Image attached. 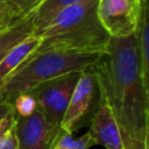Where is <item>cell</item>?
I'll return each instance as SVG.
<instances>
[{
  "label": "cell",
  "instance_id": "obj_1",
  "mask_svg": "<svg viewBox=\"0 0 149 149\" xmlns=\"http://www.w3.org/2000/svg\"><path fill=\"white\" fill-rule=\"evenodd\" d=\"M90 68L98 81L100 102L111 108L133 142L148 148L149 87L141 76L136 34L109 37L106 50Z\"/></svg>",
  "mask_w": 149,
  "mask_h": 149
},
{
  "label": "cell",
  "instance_id": "obj_11",
  "mask_svg": "<svg viewBox=\"0 0 149 149\" xmlns=\"http://www.w3.org/2000/svg\"><path fill=\"white\" fill-rule=\"evenodd\" d=\"M137 54L140 61L141 76L144 84L148 86L149 83V21H148V2L144 3L141 20L136 30ZM149 87V86H148Z\"/></svg>",
  "mask_w": 149,
  "mask_h": 149
},
{
  "label": "cell",
  "instance_id": "obj_5",
  "mask_svg": "<svg viewBox=\"0 0 149 149\" xmlns=\"http://www.w3.org/2000/svg\"><path fill=\"white\" fill-rule=\"evenodd\" d=\"M83 71V70H81ZM81 71H73L41 83L29 91L49 122L61 127L64 113Z\"/></svg>",
  "mask_w": 149,
  "mask_h": 149
},
{
  "label": "cell",
  "instance_id": "obj_9",
  "mask_svg": "<svg viewBox=\"0 0 149 149\" xmlns=\"http://www.w3.org/2000/svg\"><path fill=\"white\" fill-rule=\"evenodd\" d=\"M41 43V37L31 34L26 37L16 45H14L7 55L0 62V86L17 70V68L23 64L29 56L34 54V51L38 48Z\"/></svg>",
  "mask_w": 149,
  "mask_h": 149
},
{
  "label": "cell",
  "instance_id": "obj_2",
  "mask_svg": "<svg viewBox=\"0 0 149 149\" xmlns=\"http://www.w3.org/2000/svg\"><path fill=\"white\" fill-rule=\"evenodd\" d=\"M98 0H84L59 12L40 33L41 43L34 54L59 50L104 52L109 35L99 21Z\"/></svg>",
  "mask_w": 149,
  "mask_h": 149
},
{
  "label": "cell",
  "instance_id": "obj_4",
  "mask_svg": "<svg viewBox=\"0 0 149 149\" xmlns=\"http://www.w3.org/2000/svg\"><path fill=\"white\" fill-rule=\"evenodd\" d=\"M99 106L100 91L98 81L91 68H87L80 72L79 79L72 92L61 123L62 130L73 134L81 127L91 125Z\"/></svg>",
  "mask_w": 149,
  "mask_h": 149
},
{
  "label": "cell",
  "instance_id": "obj_10",
  "mask_svg": "<svg viewBox=\"0 0 149 149\" xmlns=\"http://www.w3.org/2000/svg\"><path fill=\"white\" fill-rule=\"evenodd\" d=\"M35 10L20 17L10 26L0 31V62L14 45L34 34L33 17Z\"/></svg>",
  "mask_w": 149,
  "mask_h": 149
},
{
  "label": "cell",
  "instance_id": "obj_8",
  "mask_svg": "<svg viewBox=\"0 0 149 149\" xmlns=\"http://www.w3.org/2000/svg\"><path fill=\"white\" fill-rule=\"evenodd\" d=\"M90 133L95 144H101L106 149H148L133 142L121 130L111 108L102 102L91 121Z\"/></svg>",
  "mask_w": 149,
  "mask_h": 149
},
{
  "label": "cell",
  "instance_id": "obj_13",
  "mask_svg": "<svg viewBox=\"0 0 149 149\" xmlns=\"http://www.w3.org/2000/svg\"><path fill=\"white\" fill-rule=\"evenodd\" d=\"M94 144L95 141L90 132L79 137H73L72 134L62 130L52 149H90Z\"/></svg>",
  "mask_w": 149,
  "mask_h": 149
},
{
  "label": "cell",
  "instance_id": "obj_20",
  "mask_svg": "<svg viewBox=\"0 0 149 149\" xmlns=\"http://www.w3.org/2000/svg\"><path fill=\"white\" fill-rule=\"evenodd\" d=\"M3 1H5V0H0V3H1V2H3Z\"/></svg>",
  "mask_w": 149,
  "mask_h": 149
},
{
  "label": "cell",
  "instance_id": "obj_12",
  "mask_svg": "<svg viewBox=\"0 0 149 149\" xmlns=\"http://www.w3.org/2000/svg\"><path fill=\"white\" fill-rule=\"evenodd\" d=\"M81 1L84 0H43L34 13V34L40 33L59 12Z\"/></svg>",
  "mask_w": 149,
  "mask_h": 149
},
{
  "label": "cell",
  "instance_id": "obj_19",
  "mask_svg": "<svg viewBox=\"0 0 149 149\" xmlns=\"http://www.w3.org/2000/svg\"><path fill=\"white\" fill-rule=\"evenodd\" d=\"M12 112H14L12 104L8 102V101L0 100V120H2L6 115H8V114L12 113Z\"/></svg>",
  "mask_w": 149,
  "mask_h": 149
},
{
  "label": "cell",
  "instance_id": "obj_18",
  "mask_svg": "<svg viewBox=\"0 0 149 149\" xmlns=\"http://www.w3.org/2000/svg\"><path fill=\"white\" fill-rule=\"evenodd\" d=\"M0 149H19L17 140H16V136H15V133H14V127L0 141Z\"/></svg>",
  "mask_w": 149,
  "mask_h": 149
},
{
  "label": "cell",
  "instance_id": "obj_6",
  "mask_svg": "<svg viewBox=\"0 0 149 149\" xmlns=\"http://www.w3.org/2000/svg\"><path fill=\"white\" fill-rule=\"evenodd\" d=\"M148 0H98L100 23L111 37H127L137 30Z\"/></svg>",
  "mask_w": 149,
  "mask_h": 149
},
{
  "label": "cell",
  "instance_id": "obj_14",
  "mask_svg": "<svg viewBox=\"0 0 149 149\" xmlns=\"http://www.w3.org/2000/svg\"><path fill=\"white\" fill-rule=\"evenodd\" d=\"M10 104L13 106V109L16 116H27L37 108V104L35 99L28 92L17 94L10 101Z\"/></svg>",
  "mask_w": 149,
  "mask_h": 149
},
{
  "label": "cell",
  "instance_id": "obj_15",
  "mask_svg": "<svg viewBox=\"0 0 149 149\" xmlns=\"http://www.w3.org/2000/svg\"><path fill=\"white\" fill-rule=\"evenodd\" d=\"M7 5L19 15H26L35 10L43 0H5Z\"/></svg>",
  "mask_w": 149,
  "mask_h": 149
},
{
  "label": "cell",
  "instance_id": "obj_3",
  "mask_svg": "<svg viewBox=\"0 0 149 149\" xmlns=\"http://www.w3.org/2000/svg\"><path fill=\"white\" fill-rule=\"evenodd\" d=\"M102 52L51 50L33 54L0 86V100L10 102L17 94L34 86L73 71L93 65Z\"/></svg>",
  "mask_w": 149,
  "mask_h": 149
},
{
  "label": "cell",
  "instance_id": "obj_17",
  "mask_svg": "<svg viewBox=\"0 0 149 149\" xmlns=\"http://www.w3.org/2000/svg\"><path fill=\"white\" fill-rule=\"evenodd\" d=\"M15 123V113L12 112L6 115L2 120H0V141L9 133V130L14 127Z\"/></svg>",
  "mask_w": 149,
  "mask_h": 149
},
{
  "label": "cell",
  "instance_id": "obj_7",
  "mask_svg": "<svg viewBox=\"0 0 149 149\" xmlns=\"http://www.w3.org/2000/svg\"><path fill=\"white\" fill-rule=\"evenodd\" d=\"M62 128L47 120L38 107L27 116H16L14 133L19 149H52Z\"/></svg>",
  "mask_w": 149,
  "mask_h": 149
},
{
  "label": "cell",
  "instance_id": "obj_16",
  "mask_svg": "<svg viewBox=\"0 0 149 149\" xmlns=\"http://www.w3.org/2000/svg\"><path fill=\"white\" fill-rule=\"evenodd\" d=\"M24 15H19L17 13H15L8 5L6 1L0 3V31L5 28H7L8 26H10L13 22H15L16 20H19L20 17H22Z\"/></svg>",
  "mask_w": 149,
  "mask_h": 149
}]
</instances>
